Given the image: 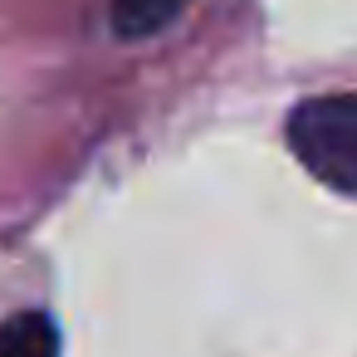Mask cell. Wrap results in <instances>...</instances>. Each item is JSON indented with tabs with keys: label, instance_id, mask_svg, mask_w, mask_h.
Wrapping results in <instances>:
<instances>
[{
	"label": "cell",
	"instance_id": "6da1fadb",
	"mask_svg": "<svg viewBox=\"0 0 357 357\" xmlns=\"http://www.w3.org/2000/svg\"><path fill=\"white\" fill-rule=\"evenodd\" d=\"M289 147L323 186L357 196V93L298 103L289 113Z\"/></svg>",
	"mask_w": 357,
	"mask_h": 357
},
{
	"label": "cell",
	"instance_id": "7a4b0ae2",
	"mask_svg": "<svg viewBox=\"0 0 357 357\" xmlns=\"http://www.w3.org/2000/svg\"><path fill=\"white\" fill-rule=\"evenodd\" d=\"M0 357H59V333L45 313H15L0 323Z\"/></svg>",
	"mask_w": 357,
	"mask_h": 357
},
{
	"label": "cell",
	"instance_id": "3957f363",
	"mask_svg": "<svg viewBox=\"0 0 357 357\" xmlns=\"http://www.w3.org/2000/svg\"><path fill=\"white\" fill-rule=\"evenodd\" d=\"M186 10V0H113V30L123 40H147Z\"/></svg>",
	"mask_w": 357,
	"mask_h": 357
}]
</instances>
